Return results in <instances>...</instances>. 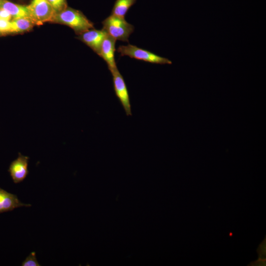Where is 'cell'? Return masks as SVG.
I'll return each instance as SVG.
<instances>
[{"instance_id": "6da1fadb", "label": "cell", "mask_w": 266, "mask_h": 266, "mask_svg": "<svg viewBox=\"0 0 266 266\" xmlns=\"http://www.w3.org/2000/svg\"><path fill=\"white\" fill-rule=\"evenodd\" d=\"M52 22L67 26L79 34L94 28V24L82 12L68 7L56 13Z\"/></svg>"}, {"instance_id": "277c9868", "label": "cell", "mask_w": 266, "mask_h": 266, "mask_svg": "<svg viewBox=\"0 0 266 266\" xmlns=\"http://www.w3.org/2000/svg\"><path fill=\"white\" fill-rule=\"evenodd\" d=\"M27 6L30 18L35 25L52 22L56 14L47 0H32Z\"/></svg>"}, {"instance_id": "e0dca14e", "label": "cell", "mask_w": 266, "mask_h": 266, "mask_svg": "<svg viewBox=\"0 0 266 266\" xmlns=\"http://www.w3.org/2000/svg\"></svg>"}, {"instance_id": "9a60e30c", "label": "cell", "mask_w": 266, "mask_h": 266, "mask_svg": "<svg viewBox=\"0 0 266 266\" xmlns=\"http://www.w3.org/2000/svg\"><path fill=\"white\" fill-rule=\"evenodd\" d=\"M11 33L10 21L0 20V35Z\"/></svg>"}, {"instance_id": "5bb4252c", "label": "cell", "mask_w": 266, "mask_h": 266, "mask_svg": "<svg viewBox=\"0 0 266 266\" xmlns=\"http://www.w3.org/2000/svg\"><path fill=\"white\" fill-rule=\"evenodd\" d=\"M22 266H40L37 262L35 252H32L22 264Z\"/></svg>"}, {"instance_id": "7c38bea8", "label": "cell", "mask_w": 266, "mask_h": 266, "mask_svg": "<svg viewBox=\"0 0 266 266\" xmlns=\"http://www.w3.org/2000/svg\"><path fill=\"white\" fill-rule=\"evenodd\" d=\"M136 0H116L114 4L111 14L124 18L130 7Z\"/></svg>"}, {"instance_id": "5b68a950", "label": "cell", "mask_w": 266, "mask_h": 266, "mask_svg": "<svg viewBox=\"0 0 266 266\" xmlns=\"http://www.w3.org/2000/svg\"><path fill=\"white\" fill-rule=\"evenodd\" d=\"M115 95L123 106L127 116H132L129 93L125 80L118 68L111 72Z\"/></svg>"}, {"instance_id": "4fadbf2b", "label": "cell", "mask_w": 266, "mask_h": 266, "mask_svg": "<svg viewBox=\"0 0 266 266\" xmlns=\"http://www.w3.org/2000/svg\"><path fill=\"white\" fill-rule=\"evenodd\" d=\"M56 13L67 7L66 0H47Z\"/></svg>"}, {"instance_id": "52a82bcc", "label": "cell", "mask_w": 266, "mask_h": 266, "mask_svg": "<svg viewBox=\"0 0 266 266\" xmlns=\"http://www.w3.org/2000/svg\"><path fill=\"white\" fill-rule=\"evenodd\" d=\"M29 157L19 153L18 157L9 166V172L15 183L22 182L29 173Z\"/></svg>"}, {"instance_id": "8992f818", "label": "cell", "mask_w": 266, "mask_h": 266, "mask_svg": "<svg viewBox=\"0 0 266 266\" xmlns=\"http://www.w3.org/2000/svg\"><path fill=\"white\" fill-rule=\"evenodd\" d=\"M116 41L106 34L102 42L98 54L106 62L111 73L118 68L115 60Z\"/></svg>"}, {"instance_id": "ba28073f", "label": "cell", "mask_w": 266, "mask_h": 266, "mask_svg": "<svg viewBox=\"0 0 266 266\" xmlns=\"http://www.w3.org/2000/svg\"><path fill=\"white\" fill-rule=\"evenodd\" d=\"M106 34L103 29L96 30L93 28L80 34L78 38L98 55L102 42Z\"/></svg>"}, {"instance_id": "7a4b0ae2", "label": "cell", "mask_w": 266, "mask_h": 266, "mask_svg": "<svg viewBox=\"0 0 266 266\" xmlns=\"http://www.w3.org/2000/svg\"><path fill=\"white\" fill-rule=\"evenodd\" d=\"M103 29L106 33L116 40L128 42L130 35L133 32L134 27L121 18L111 14L102 22Z\"/></svg>"}, {"instance_id": "9c48e42d", "label": "cell", "mask_w": 266, "mask_h": 266, "mask_svg": "<svg viewBox=\"0 0 266 266\" xmlns=\"http://www.w3.org/2000/svg\"><path fill=\"white\" fill-rule=\"evenodd\" d=\"M30 204L22 202L16 195L0 188V213L12 211L20 207H30Z\"/></svg>"}, {"instance_id": "30bf717a", "label": "cell", "mask_w": 266, "mask_h": 266, "mask_svg": "<svg viewBox=\"0 0 266 266\" xmlns=\"http://www.w3.org/2000/svg\"><path fill=\"white\" fill-rule=\"evenodd\" d=\"M0 8L7 10L11 15L12 19L23 17L30 18L27 5L16 4L8 0H0Z\"/></svg>"}, {"instance_id": "3957f363", "label": "cell", "mask_w": 266, "mask_h": 266, "mask_svg": "<svg viewBox=\"0 0 266 266\" xmlns=\"http://www.w3.org/2000/svg\"><path fill=\"white\" fill-rule=\"evenodd\" d=\"M116 51L120 54V56H127L131 58L152 64L161 65L172 64V62L166 58L130 44L121 45L118 47Z\"/></svg>"}, {"instance_id": "2e32d148", "label": "cell", "mask_w": 266, "mask_h": 266, "mask_svg": "<svg viewBox=\"0 0 266 266\" xmlns=\"http://www.w3.org/2000/svg\"><path fill=\"white\" fill-rule=\"evenodd\" d=\"M12 19L11 15L7 10L0 8V20L11 21Z\"/></svg>"}, {"instance_id": "8fae6325", "label": "cell", "mask_w": 266, "mask_h": 266, "mask_svg": "<svg viewBox=\"0 0 266 266\" xmlns=\"http://www.w3.org/2000/svg\"><path fill=\"white\" fill-rule=\"evenodd\" d=\"M10 22L11 33H18L28 31L35 25L28 17L12 19Z\"/></svg>"}]
</instances>
